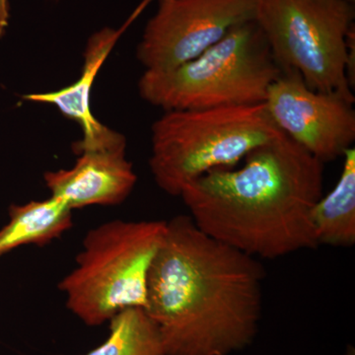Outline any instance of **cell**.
I'll return each mask as SVG.
<instances>
[{"label": "cell", "mask_w": 355, "mask_h": 355, "mask_svg": "<svg viewBox=\"0 0 355 355\" xmlns=\"http://www.w3.org/2000/svg\"><path fill=\"white\" fill-rule=\"evenodd\" d=\"M263 279L258 259L178 216L150 266L146 311L170 355H233L258 336Z\"/></svg>", "instance_id": "obj_1"}, {"label": "cell", "mask_w": 355, "mask_h": 355, "mask_svg": "<svg viewBox=\"0 0 355 355\" xmlns=\"http://www.w3.org/2000/svg\"><path fill=\"white\" fill-rule=\"evenodd\" d=\"M324 165L282 133L240 167L212 170L180 198L203 233L254 259L316 249L312 211L323 197Z\"/></svg>", "instance_id": "obj_2"}, {"label": "cell", "mask_w": 355, "mask_h": 355, "mask_svg": "<svg viewBox=\"0 0 355 355\" xmlns=\"http://www.w3.org/2000/svg\"><path fill=\"white\" fill-rule=\"evenodd\" d=\"M282 70L256 21L236 26L198 57L168 70H144L139 92L168 111L265 103Z\"/></svg>", "instance_id": "obj_3"}, {"label": "cell", "mask_w": 355, "mask_h": 355, "mask_svg": "<svg viewBox=\"0 0 355 355\" xmlns=\"http://www.w3.org/2000/svg\"><path fill=\"white\" fill-rule=\"evenodd\" d=\"M282 133L265 103L164 112L151 128L149 168L161 190L180 198L187 184L212 170L238 166Z\"/></svg>", "instance_id": "obj_4"}, {"label": "cell", "mask_w": 355, "mask_h": 355, "mask_svg": "<svg viewBox=\"0 0 355 355\" xmlns=\"http://www.w3.org/2000/svg\"><path fill=\"white\" fill-rule=\"evenodd\" d=\"M167 221L110 220L90 229L76 266L60 280L67 309L88 327L147 304L149 270Z\"/></svg>", "instance_id": "obj_5"}, {"label": "cell", "mask_w": 355, "mask_h": 355, "mask_svg": "<svg viewBox=\"0 0 355 355\" xmlns=\"http://www.w3.org/2000/svg\"><path fill=\"white\" fill-rule=\"evenodd\" d=\"M354 19L349 0H257L254 15L282 71L297 72L318 92L347 95Z\"/></svg>", "instance_id": "obj_6"}, {"label": "cell", "mask_w": 355, "mask_h": 355, "mask_svg": "<svg viewBox=\"0 0 355 355\" xmlns=\"http://www.w3.org/2000/svg\"><path fill=\"white\" fill-rule=\"evenodd\" d=\"M256 6L257 0H158L137 57L146 70L175 69L254 20Z\"/></svg>", "instance_id": "obj_7"}, {"label": "cell", "mask_w": 355, "mask_h": 355, "mask_svg": "<svg viewBox=\"0 0 355 355\" xmlns=\"http://www.w3.org/2000/svg\"><path fill=\"white\" fill-rule=\"evenodd\" d=\"M354 95L318 92L297 72L282 71L265 105L280 132L323 163L343 157L355 141Z\"/></svg>", "instance_id": "obj_8"}, {"label": "cell", "mask_w": 355, "mask_h": 355, "mask_svg": "<svg viewBox=\"0 0 355 355\" xmlns=\"http://www.w3.org/2000/svg\"><path fill=\"white\" fill-rule=\"evenodd\" d=\"M153 1L141 0L120 28H103L91 35L84 51L83 71L73 83L51 92L23 96L27 101L55 107L65 118L76 121L80 125L83 137L73 144L74 153L78 154L90 149L112 146L125 139L120 132L112 130L95 118L91 110V92L96 77L114 46Z\"/></svg>", "instance_id": "obj_9"}, {"label": "cell", "mask_w": 355, "mask_h": 355, "mask_svg": "<svg viewBox=\"0 0 355 355\" xmlns=\"http://www.w3.org/2000/svg\"><path fill=\"white\" fill-rule=\"evenodd\" d=\"M125 147L127 141H123L83 151L73 167L46 172L44 181L51 197L64 200L72 210L125 202L137 182Z\"/></svg>", "instance_id": "obj_10"}, {"label": "cell", "mask_w": 355, "mask_h": 355, "mask_svg": "<svg viewBox=\"0 0 355 355\" xmlns=\"http://www.w3.org/2000/svg\"><path fill=\"white\" fill-rule=\"evenodd\" d=\"M72 210L60 198L51 197L11 205L8 222L0 228V257L27 245L44 246L73 225Z\"/></svg>", "instance_id": "obj_11"}, {"label": "cell", "mask_w": 355, "mask_h": 355, "mask_svg": "<svg viewBox=\"0 0 355 355\" xmlns=\"http://www.w3.org/2000/svg\"><path fill=\"white\" fill-rule=\"evenodd\" d=\"M343 158L342 173L333 190L315 205L312 221L318 245L350 248L355 244V149Z\"/></svg>", "instance_id": "obj_12"}, {"label": "cell", "mask_w": 355, "mask_h": 355, "mask_svg": "<svg viewBox=\"0 0 355 355\" xmlns=\"http://www.w3.org/2000/svg\"><path fill=\"white\" fill-rule=\"evenodd\" d=\"M109 336L99 347L80 355H170L157 326L144 308L121 311L109 321Z\"/></svg>", "instance_id": "obj_13"}, {"label": "cell", "mask_w": 355, "mask_h": 355, "mask_svg": "<svg viewBox=\"0 0 355 355\" xmlns=\"http://www.w3.org/2000/svg\"><path fill=\"white\" fill-rule=\"evenodd\" d=\"M10 22V3L9 0H0V38L6 35Z\"/></svg>", "instance_id": "obj_14"}, {"label": "cell", "mask_w": 355, "mask_h": 355, "mask_svg": "<svg viewBox=\"0 0 355 355\" xmlns=\"http://www.w3.org/2000/svg\"><path fill=\"white\" fill-rule=\"evenodd\" d=\"M343 355H355L354 347L349 345V347H347V349H345V354Z\"/></svg>", "instance_id": "obj_15"}, {"label": "cell", "mask_w": 355, "mask_h": 355, "mask_svg": "<svg viewBox=\"0 0 355 355\" xmlns=\"http://www.w3.org/2000/svg\"><path fill=\"white\" fill-rule=\"evenodd\" d=\"M349 1L354 2V1H355V0H349Z\"/></svg>", "instance_id": "obj_16"}]
</instances>
